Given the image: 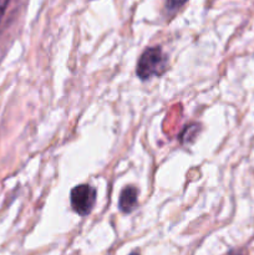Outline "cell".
<instances>
[{
  "label": "cell",
  "mask_w": 254,
  "mask_h": 255,
  "mask_svg": "<svg viewBox=\"0 0 254 255\" xmlns=\"http://www.w3.org/2000/svg\"><path fill=\"white\" fill-rule=\"evenodd\" d=\"M167 56L159 46L148 47L142 52L137 62L136 74L142 81L153 76H161L167 69Z\"/></svg>",
  "instance_id": "6da1fadb"
},
{
  "label": "cell",
  "mask_w": 254,
  "mask_h": 255,
  "mask_svg": "<svg viewBox=\"0 0 254 255\" xmlns=\"http://www.w3.org/2000/svg\"><path fill=\"white\" fill-rule=\"evenodd\" d=\"M97 192L89 184H79L71 191V207L80 217L89 216L96 203Z\"/></svg>",
  "instance_id": "7a4b0ae2"
},
{
  "label": "cell",
  "mask_w": 254,
  "mask_h": 255,
  "mask_svg": "<svg viewBox=\"0 0 254 255\" xmlns=\"http://www.w3.org/2000/svg\"><path fill=\"white\" fill-rule=\"evenodd\" d=\"M138 206V191L136 187L127 186L122 189L119 198V208L122 213H131Z\"/></svg>",
  "instance_id": "3957f363"
},
{
  "label": "cell",
  "mask_w": 254,
  "mask_h": 255,
  "mask_svg": "<svg viewBox=\"0 0 254 255\" xmlns=\"http://www.w3.org/2000/svg\"><path fill=\"white\" fill-rule=\"evenodd\" d=\"M198 131H199V125H197V124H192V125H189L188 127H186V129L183 131V133L181 134L182 143H184V144L192 143V142L194 141V138H196Z\"/></svg>",
  "instance_id": "277c9868"
},
{
  "label": "cell",
  "mask_w": 254,
  "mask_h": 255,
  "mask_svg": "<svg viewBox=\"0 0 254 255\" xmlns=\"http://www.w3.org/2000/svg\"><path fill=\"white\" fill-rule=\"evenodd\" d=\"M188 0H166V9L168 11H176L181 9Z\"/></svg>",
  "instance_id": "5b68a950"
},
{
  "label": "cell",
  "mask_w": 254,
  "mask_h": 255,
  "mask_svg": "<svg viewBox=\"0 0 254 255\" xmlns=\"http://www.w3.org/2000/svg\"><path fill=\"white\" fill-rule=\"evenodd\" d=\"M9 1L10 0H0V21H1L2 16H4L5 10H6Z\"/></svg>",
  "instance_id": "8992f818"
},
{
  "label": "cell",
  "mask_w": 254,
  "mask_h": 255,
  "mask_svg": "<svg viewBox=\"0 0 254 255\" xmlns=\"http://www.w3.org/2000/svg\"><path fill=\"white\" fill-rule=\"evenodd\" d=\"M227 255H246V254L241 251H231L229 253H227Z\"/></svg>",
  "instance_id": "52a82bcc"
},
{
  "label": "cell",
  "mask_w": 254,
  "mask_h": 255,
  "mask_svg": "<svg viewBox=\"0 0 254 255\" xmlns=\"http://www.w3.org/2000/svg\"><path fill=\"white\" fill-rule=\"evenodd\" d=\"M129 255H139L138 252H133V253H131Z\"/></svg>",
  "instance_id": "ba28073f"
}]
</instances>
